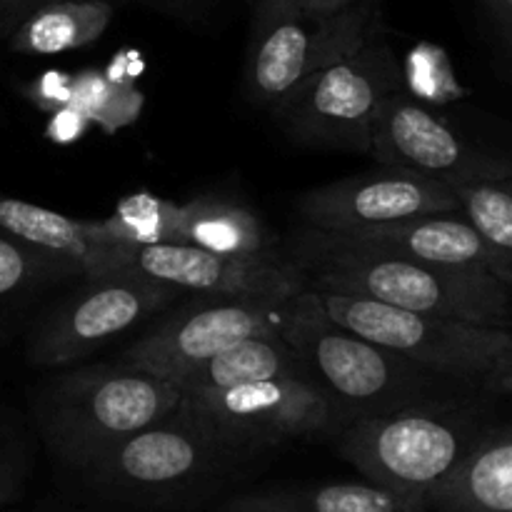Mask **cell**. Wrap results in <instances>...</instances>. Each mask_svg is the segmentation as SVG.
<instances>
[{
  "label": "cell",
  "instance_id": "8992f818",
  "mask_svg": "<svg viewBox=\"0 0 512 512\" xmlns=\"http://www.w3.org/2000/svg\"><path fill=\"white\" fill-rule=\"evenodd\" d=\"M378 23V0H355L340 10L310 8L305 0H255L245 98L278 115L320 68Z\"/></svg>",
  "mask_w": 512,
  "mask_h": 512
},
{
  "label": "cell",
  "instance_id": "83f0119b",
  "mask_svg": "<svg viewBox=\"0 0 512 512\" xmlns=\"http://www.w3.org/2000/svg\"><path fill=\"white\" fill-rule=\"evenodd\" d=\"M310 8H318V10H340L345 5L355 3V0H305Z\"/></svg>",
  "mask_w": 512,
  "mask_h": 512
},
{
  "label": "cell",
  "instance_id": "4fadbf2b",
  "mask_svg": "<svg viewBox=\"0 0 512 512\" xmlns=\"http://www.w3.org/2000/svg\"><path fill=\"white\" fill-rule=\"evenodd\" d=\"M300 223L325 233H358L373 225L423 215L460 213L453 185L415 170L380 165L320 188L295 200Z\"/></svg>",
  "mask_w": 512,
  "mask_h": 512
},
{
  "label": "cell",
  "instance_id": "30bf717a",
  "mask_svg": "<svg viewBox=\"0 0 512 512\" xmlns=\"http://www.w3.org/2000/svg\"><path fill=\"white\" fill-rule=\"evenodd\" d=\"M183 405L218 438L263 453L293 440H333L345 428L323 390L305 378H268L183 393Z\"/></svg>",
  "mask_w": 512,
  "mask_h": 512
},
{
  "label": "cell",
  "instance_id": "9c48e42d",
  "mask_svg": "<svg viewBox=\"0 0 512 512\" xmlns=\"http://www.w3.org/2000/svg\"><path fill=\"white\" fill-rule=\"evenodd\" d=\"M183 293L135 268L78 278L73 293L30 325L25 358L35 368L78 365L168 310Z\"/></svg>",
  "mask_w": 512,
  "mask_h": 512
},
{
  "label": "cell",
  "instance_id": "484cf974",
  "mask_svg": "<svg viewBox=\"0 0 512 512\" xmlns=\"http://www.w3.org/2000/svg\"><path fill=\"white\" fill-rule=\"evenodd\" d=\"M478 3L480 8H483L488 23L493 25L500 43H503L512 55V0H478Z\"/></svg>",
  "mask_w": 512,
  "mask_h": 512
},
{
  "label": "cell",
  "instance_id": "7c38bea8",
  "mask_svg": "<svg viewBox=\"0 0 512 512\" xmlns=\"http://www.w3.org/2000/svg\"><path fill=\"white\" fill-rule=\"evenodd\" d=\"M368 155L378 165L415 170L448 185L512 180L510 155L470 145L440 115L403 90H395L380 103L370 128Z\"/></svg>",
  "mask_w": 512,
  "mask_h": 512
},
{
  "label": "cell",
  "instance_id": "4316f807",
  "mask_svg": "<svg viewBox=\"0 0 512 512\" xmlns=\"http://www.w3.org/2000/svg\"><path fill=\"white\" fill-rule=\"evenodd\" d=\"M50 3H60V0H0V40L8 38L15 25L28 18L33 10Z\"/></svg>",
  "mask_w": 512,
  "mask_h": 512
},
{
  "label": "cell",
  "instance_id": "277c9868",
  "mask_svg": "<svg viewBox=\"0 0 512 512\" xmlns=\"http://www.w3.org/2000/svg\"><path fill=\"white\" fill-rule=\"evenodd\" d=\"M488 428L478 400L445 395L355 420L333 443L365 480L428 503Z\"/></svg>",
  "mask_w": 512,
  "mask_h": 512
},
{
  "label": "cell",
  "instance_id": "e0dca14e",
  "mask_svg": "<svg viewBox=\"0 0 512 512\" xmlns=\"http://www.w3.org/2000/svg\"><path fill=\"white\" fill-rule=\"evenodd\" d=\"M435 512H512V423L490 425L430 493Z\"/></svg>",
  "mask_w": 512,
  "mask_h": 512
},
{
  "label": "cell",
  "instance_id": "8fae6325",
  "mask_svg": "<svg viewBox=\"0 0 512 512\" xmlns=\"http://www.w3.org/2000/svg\"><path fill=\"white\" fill-rule=\"evenodd\" d=\"M288 315L290 300L268 303L190 295L183 305L170 310L133 345H128L120 355V363L175 380L193 365L223 353L240 340L280 335Z\"/></svg>",
  "mask_w": 512,
  "mask_h": 512
},
{
  "label": "cell",
  "instance_id": "7402d4cb",
  "mask_svg": "<svg viewBox=\"0 0 512 512\" xmlns=\"http://www.w3.org/2000/svg\"><path fill=\"white\" fill-rule=\"evenodd\" d=\"M115 0H60L33 10L5 38L15 55H60L105 35L115 18Z\"/></svg>",
  "mask_w": 512,
  "mask_h": 512
},
{
  "label": "cell",
  "instance_id": "d6986e66",
  "mask_svg": "<svg viewBox=\"0 0 512 512\" xmlns=\"http://www.w3.org/2000/svg\"><path fill=\"white\" fill-rule=\"evenodd\" d=\"M180 243L253 260H288L285 243L255 210L203 195L178 205Z\"/></svg>",
  "mask_w": 512,
  "mask_h": 512
},
{
  "label": "cell",
  "instance_id": "ac0fdd59",
  "mask_svg": "<svg viewBox=\"0 0 512 512\" xmlns=\"http://www.w3.org/2000/svg\"><path fill=\"white\" fill-rule=\"evenodd\" d=\"M218 512H430L420 498L370 483L273 485L225 500Z\"/></svg>",
  "mask_w": 512,
  "mask_h": 512
},
{
  "label": "cell",
  "instance_id": "ffe728a7",
  "mask_svg": "<svg viewBox=\"0 0 512 512\" xmlns=\"http://www.w3.org/2000/svg\"><path fill=\"white\" fill-rule=\"evenodd\" d=\"M78 278L75 265L0 233V348L30 323L45 295Z\"/></svg>",
  "mask_w": 512,
  "mask_h": 512
},
{
  "label": "cell",
  "instance_id": "ba28073f",
  "mask_svg": "<svg viewBox=\"0 0 512 512\" xmlns=\"http://www.w3.org/2000/svg\"><path fill=\"white\" fill-rule=\"evenodd\" d=\"M395 90H403V70L378 23L320 68L275 118L300 145L368 155L375 113Z\"/></svg>",
  "mask_w": 512,
  "mask_h": 512
},
{
  "label": "cell",
  "instance_id": "f1b7e54d",
  "mask_svg": "<svg viewBox=\"0 0 512 512\" xmlns=\"http://www.w3.org/2000/svg\"><path fill=\"white\" fill-rule=\"evenodd\" d=\"M500 395H512V380H508V383L503 385V390H500Z\"/></svg>",
  "mask_w": 512,
  "mask_h": 512
},
{
  "label": "cell",
  "instance_id": "44dd1931",
  "mask_svg": "<svg viewBox=\"0 0 512 512\" xmlns=\"http://www.w3.org/2000/svg\"><path fill=\"white\" fill-rule=\"evenodd\" d=\"M305 378L310 380L303 358L283 335H258L230 345L223 353L210 355L173 380L183 393L193 390H218L233 385L255 383L268 378Z\"/></svg>",
  "mask_w": 512,
  "mask_h": 512
},
{
  "label": "cell",
  "instance_id": "603a6c76",
  "mask_svg": "<svg viewBox=\"0 0 512 512\" xmlns=\"http://www.w3.org/2000/svg\"><path fill=\"white\" fill-rule=\"evenodd\" d=\"M463 218L478 230L495 260V270L512 285V180L455 183Z\"/></svg>",
  "mask_w": 512,
  "mask_h": 512
},
{
  "label": "cell",
  "instance_id": "6da1fadb",
  "mask_svg": "<svg viewBox=\"0 0 512 512\" xmlns=\"http://www.w3.org/2000/svg\"><path fill=\"white\" fill-rule=\"evenodd\" d=\"M283 243L305 288L315 293L358 295L410 313L512 328V285L490 270L420 263L308 225Z\"/></svg>",
  "mask_w": 512,
  "mask_h": 512
},
{
  "label": "cell",
  "instance_id": "3957f363",
  "mask_svg": "<svg viewBox=\"0 0 512 512\" xmlns=\"http://www.w3.org/2000/svg\"><path fill=\"white\" fill-rule=\"evenodd\" d=\"M280 335L303 358L310 380L333 403L345 428L368 415L388 413L420 400L478 393L343 328L325 313L310 288L290 298L288 323Z\"/></svg>",
  "mask_w": 512,
  "mask_h": 512
},
{
  "label": "cell",
  "instance_id": "2e32d148",
  "mask_svg": "<svg viewBox=\"0 0 512 512\" xmlns=\"http://www.w3.org/2000/svg\"><path fill=\"white\" fill-rule=\"evenodd\" d=\"M340 235H350V238L363 240L375 248L420 260V263L445 265V268H478L498 275L488 245L483 243L478 230L463 218V213L405 218Z\"/></svg>",
  "mask_w": 512,
  "mask_h": 512
},
{
  "label": "cell",
  "instance_id": "5b68a950",
  "mask_svg": "<svg viewBox=\"0 0 512 512\" xmlns=\"http://www.w3.org/2000/svg\"><path fill=\"white\" fill-rule=\"evenodd\" d=\"M180 400L173 380L120 360L70 365L33 395V420L53 458L73 470L105 445L158 423Z\"/></svg>",
  "mask_w": 512,
  "mask_h": 512
},
{
  "label": "cell",
  "instance_id": "cb8c5ba5",
  "mask_svg": "<svg viewBox=\"0 0 512 512\" xmlns=\"http://www.w3.org/2000/svg\"><path fill=\"white\" fill-rule=\"evenodd\" d=\"M100 228L113 240L128 245L180 243L178 205L165 203L153 195H130L110 218L100 220Z\"/></svg>",
  "mask_w": 512,
  "mask_h": 512
},
{
  "label": "cell",
  "instance_id": "52a82bcc",
  "mask_svg": "<svg viewBox=\"0 0 512 512\" xmlns=\"http://www.w3.org/2000/svg\"><path fill=\"white\" fill-rule=\"evenodd\" d=\"M315 295L335 323L440 378L488 395H500L512 380V328L410 313L358 295Z\"/></svg>",
  "mask_w": 512,
  "mask_h": 512
},
{
  "label": "cell",
  "instance_id": "5bb4252c",
  "mask_svg": "<svg viewBox=\"0 0 512 512\" xmlns=\"http://www.w3.org/2000/svg\"><path fill=\"white\" fill-rule=\"evenodd\" d=\"M130 268L183 295L285 303L305 288L290 260H253L188 243L138 245Z\"/></svg>",
  "mask_w": 512,
  "mask_h": 512
},
{
  "label": "cell",
  "instance_id": "d4e9b609",
  "mask_svg": "<svg viewBox=\"0 0 512 512\" xmlns=\"http://www.w3.org/2000/svg\"><path fill=\"white\" fill-rule=\"evenodd\" d=\"M33 455L20 420L0 403V505L15 503L25 493Z\"/></svg>",
  "mask_w": 512,
  "mask_h": 512
},
{
  "label": "cell",
  "instance_id": "7a4b0ae2",
  "mask_svg": "<svg viewBox=\"0 0 512 512\" xmlns=\"http://www.w3.org/2000/svg\"><path fill=\"white\" fill-rule=\"evenodd\" d=\"M260 453L235 448L183 405L73 468L80 483L108 500L168 505L213 493Z\"/></svg>",
  "mask_w": 512,
  "mask_h": 512
},
{
  "label": "cell",
  "instance_id": "9a60e30c",
  "mask_svg": "<svg viewBox=\"0 0 512 512\" xmlns=\"http://www.w3.org/2000/svg\"><path fill=\"white\" fill-rule=\"evenodd\" d=\"M0 233L75 265L83 278L130 268L135 253V245L105 235L100 220H75L10 195H0Z\"/></svg>",
  "mask_w": 512,
  "mask_h": 512
}]
</instances>
